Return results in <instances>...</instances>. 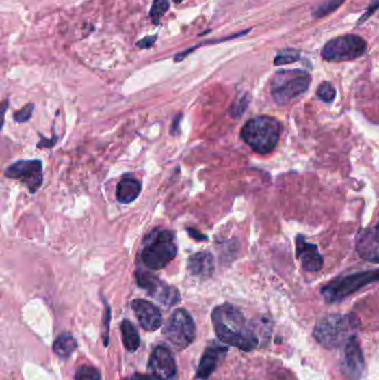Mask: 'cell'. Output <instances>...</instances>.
Returning a JSON list of instances; mask_svg holds the SVG:
<instances>
[{"mask_svg":"<svg viewBox=\"0 0 379 380\" xmlns=\"http://www.w3.org/2000/svg\"><path fill=\"white\" fill-rule=\"evenodd\" d=\"M213 329L222 344L240 351H255L259 344L254 323H249L240 309L226 303L217 306L211 314Z\"/></svg>","mask_w":379,"mask_h":380,"instance_id":"cell-1","label":"cell"},{"mask_svg":"<svg viewBox=\"0 0 379 380\" xmlns=\"http://www.w3.org/2000/svg\"><path fill=\"white\" fill-rule=\"evenodd\" d=\"M361 327V321L354 314H332L322 318L315 325V340L326 349H343Z\"/></svg>","mask_w":379,"mask_h":380,"instance_id":"cell-2","label":"cell"},{"mask_svg":"<svg viewBox=\"0 0 379 380\" xmlns=\"http://www.w3.org/2000/svg\"><path fill=\"white\" fill-rule=\"evenodd\" d=\"M282 131L283 126L278 119L272 116H258L244 125L240 137L254 152L267 154L275 149Z\"/></svg>","mask_w":379,"mask_h":380,"instance_id":"cell-3","label":"cell"},{"mask_svg":"<svg viewBox=\"0 0 379 380\" xmlns=\"http://www.w3.org/2000/svg\"><path fill=\"white\" fill-rule=\"evenodd\" d=\"M311 76L302 69H283L270 83V94L277 105H286L309 90Z\"/></svg>","mask_w":379,"mask_h":380,"instance_id":"cell-4","label":"cell"},{"mask_svg":"<svg viewBox=\"0 0 379 380\" xmlns=\"http://www.w3.org/2000/svg\"><path fill=\"white\" fill-rule=\"evenodd\" d=\"M376 282H379V268L338 277L324 286L320 289V294L327 303H341L366 286Z\"/></svg>","mask_w":379,"mask_h":380,"instance_id":"cell-5","label":"cell"},{"mask_svg":"<svg viewBox=\"0 0 379 380\" xmlns=\"http://www.w3.org/2000/svg\"><path fill=\"white\" fill-rule=\"evenodd\" d=\"M177 255L175 236L170 230H158L149 236L142 248V259L146 267L158 271L166 267Z\"/></svg>","mask_w":379,"mask_h":380,"instance_id":"cell-6","label":"cell"},{"mask_svg":"<svg viewBox=\"0 0 379 380\" xmlns=\"http://www.w3.org/2000/svg\"><path fill=\"white\" fill-rule=\"evenodd\" d=\"M367 51V42L358 35H344L329 40L322 49V58L329 63L357 59Z\"/></svg>","mask_w":379,"mask_h":380,"instance_id":"cell-7","label":"cell"},{"mask_svg":"<svg viewBox=\"0 0 379 380\" xmlns=\"http://www.w3.org/2000/svg\"><path fill=\"white\" fill-rule=\"evenodd\" d=\"M164 335L177 349L188 347L196 337L195 323L190 312L183 308L175 310L164 328Z\"/></svg>","mask_w":379,"mask_h":380,"instance_id":"cell-8","label":"cell"},{"mask_svg":"<svg viewBox=\"0 0 379 380\" xmlns=\"http://www.w3.org/2000/svg\"><path fill=\"white\" fill-rule=\"evenodd\" d=\"M137 282L140 288L147 291V294L166 307L176 306L181 303L179 290L174 286L167 285L153 273L138 271L136 273Z\"/></svg>","mask_w":379,"mask_h":380,"instance_id":"cell-9","label":"cell"},{"mask_svg":"<svg viewBox=\"0 0 379 380\" xmlns=\"http://www.w3.org/2000/svg\"><path fill=\"white\" fill-rule=\"evenodd\" d=\"M341 360V372L343 380H361L365 372V358L358 337L354 336L345 344Z\"/></svg>","mask_w":379,"mask_h":380,"instance_id":"cell-10","label":"cell"},{"mask_svg":"<svg viewBox=\"0 0 379 380\" xmlns=\"http://www.w3.org/2000/svg\"><path fill=\"white\" fill-rule=\"evenodd\" d=\"M5 176L10 179L21 181L34 193L42 187L44 181L42 163L40 161H19L12 163L5 172Z\"/></svg>","mask_w":379,"mask_h":380,"instance_id":"cell-11","label":"cell"},{"mask_svg":"<svg viewBox=\"0 0 379 380\" xmlns=\"http://www.w3.org/2000/svg\"><path fill=\"white\" fill-rule=\"evenodd\" d=\"M148 369L151 374L161 380H172L177 372L175 359L168 348L157 346L151 353Z\"/></svg>","mask_w":379,"mask_h":380,"instance_id":"cell-12","label":"cell"},{"mask_svg":"<svg viewBox=\"0 0 379 380\" xmlns=\"http://www.w3.org/2000/svg\"><path fill=\"white\" fill-rule=\"evenodd\" d=\"M228 353V347L217 342H209L202 359L199 362L198 368L196 371V377L198 379L206 380L211 377L213 371L224 362Z\"/></svg>","mask_w":379,"mask_h":380,"instance_id":"cell-13","label":"cell"},{"mask_svg":"<svg viewBox=\"0 0 379 380\" xmlns=\"http://www.w3.org/2000/svg\"><path fill=\"white\" fill-rule=\"evenodd\" d=\"M356 250L365 260L379 264V223L358 232Z\"/></svg>","mask_w":379,"mask_h":380,"instance_id":"cell-14","label":"cell"},{"mask_svg":"<svg viewBox=\"0 0 379 380\" xmlns=\"http://www.w3.org/2000/svg\"><path fill=\"white\" fill-rule=\"evenodd\" d=\"M296 258L300 259L302 268L309 273H317L323 268L324 258L317 245L309 243L302 235L296 238Z\"/></svg>","mask_w":379,"mask_h":380,"instance_id":"cell-15","label":"cell"},{"mask_svg":"<svg viewBox=\"0 0 379 380\" xmlns=\"http://www.w3.org/2000/svg\"><path fill=\"white\" fill-rule=\"evenodd\" d=\"M135 315L140 321V326L147 331L159 329L163 317L158 307L148 300L136 299L131 303Z\"/></svg>","mask_w":379,"mask_h":380,"instance_id":"cell-16","label":"cell"},{"mask_svg":"<svg viewBox=\"0 0 379 380\" xmlns=\"http://www.w3.org/2000/svg\"><path fill=\"white\" fill-rule=\"evenodd\" d=\"M187 269L196 277H211L213 273V258L208 252H199L190 256Z\"/></svg>","mask_w":379,"mask_h":380,"instance_id":"cell-17","label":"cell"},{"mask_svg":"<svg viewBox=\"0 0 379 380\" xmlns=\"http://www.w3.org/2000/svg\"><path fill=\"white\" fill-rule=\"evenodd\" d=\"M140 191H142V184L140 181L131 177H125L117 185L116 197L122 204H131L138 198Z\"/></svg>","mask_w":379,"mask_h":380,"instance_id":"cell-18","label":"cell"},{"mask_svg":"<svg viewBox=\"0 0 379 380\" xmlns=\"http://www.w3.org/2000/svg\"><path fill=\"white\" fill-rule=\"evenodd\" d=\"M53 349L60 359H68L77 349V342L70 334H62L53 342Z\"/></svg>","mask_w":379,"mask_h":380,"instance_id":"cell-19","label":"cell"},{"mask_svg":"<svg viewBox=\"0 0 379 380\" xmlns=\"http://www.w3.org/2000/svg\"><path fill=\"white\" fill-rule=\"evenodd\" d=\"M122 342L128 351H136L140 346V334L131 321L125 319L122 323Z\"/></svg>","mask_w":379,"mask_h":380,"instance_id":"cell-20","label":"cell"},{"mask_svg":"<svg viewBox=\"0 0 379 380\" xmlns=\"http://www.w3.org/2000/svg\"><path fill=\"white\" fill-rule=\"evenodd\" d=\"M250 31H252V28L244 30V31H240V33H234V35H231V36L224 37V38L220 39H211V40H207V42H200V45H195L193 46V47H190V49H186V51H181V53H178V54L174 57V60H175V63H181L187 56H190L194 51L198 49V48L202 47V46L216 45V44H220V42H228V40H233V39L246 36V33H250Z\"/></svg>","mask_w":379,"mask_h":380,"instance_id":"cell-21","label":"cell"},{"mask_svg":"<svg viewBox=\"0 0 379 380\" xmlns=\"http://www.w3.org/2000/svg\"><path fill=\"white\" fill-rule=\"evenodd\" d=\"M346 0H326L313 10V17L324 18L339 8Z\"/></svg>","mask_w":379,"mask_h":380,"instance_id":"cell-22","label":"cell"},{"mask_svg":"<svg viewBox=\"0 0 379 380\" xmlns=\"http://www.w3.org/2000/svg\"><path fill=\"white\" fill-rule=\"evenodd\" d=\"M300 59V51L293 48H286L279 51L274 59V65L283 66L293 64Z\"/></svg>","mask_w":379,"mask_h":380,"instance_id":"cell-23","label":"cell"},{"mask_svg":"<svg viewBox=\"0 0 379 380\" xmlns=\"http://www.w3.org/2000/svg\"><path fill=\"white\" fill-rule=\"evenodd\" d=\"M169 10V0H154L151 5L149 17L153 24L159 25L160 21Z\"/></svg>","mask_w":379,"mask_h":380,"instance_id":"cell-24","label":"cell"},{"mask_svg":"<svg viewBox=\"0 0 379 380\" xmlns=\"http://www.w3.org/2000/svg\"><path fill=\"white\" fill-rule=\"evenodd\" d=\"M101 371L92 366H80L75 374V380H101Z\"/></svg>","mask_w":379,"mask_h":380,"instance_id":"cell-25","label":"cell"},{"mask_svg":"<svg viewBox=\"0 0 379 380\" xmlns=\"http://www.w3.org/2000/svg\"><path fill=\"white\" fill-rule=\"evenodd\" d=\"M316 95L320 100L325 101V103H332L336 98L335 87L332 86L329 81H324L318 86Z\"/></svg>","mask_w":379,"mask_h":380,"instance_id":"cell-26","label":"cell"},{"mask_svg":"<svg viewBox=\"0 0 379 380\" xmlns=\"http://www.w3.org/2000/svg\"><path fill=\"white\" fill-rule=\"evenodd\" d=\"M248 96L244 95L239 97L237 101L235 103L233 108H231V115H233V116H240V115H243L244 111L246 110L247 106H248Z\"/></svg>","mask_w":379,"mask_h":380,"instance_id":"cell-27","label":"cell"},{"mask_svg":"<svg viewBox=\"0 0 379 380\" xmlns=\"http://www.w3.org/2000/svg\"><path fill=\"white\" fill-rule=\"evenodd\" d=\"M34 107H35L34 104L27 105V106H25L23 109L19 110L18 113H16L15 115H14V119H15L17 122H28L30 117H31V115H33Z\"/></svg>","mask_w":379,"mask_h":380,"instance_id":"cell-28","label":"cell"},{"mask_svg":"<svg viewBox=\"0 0 379 380\" xmlns=\"http://www.w3.org/2000/svg\"><path fill=\"white\" fill-rule=\"evenodd\" d=\"M379 8V0H375L373 3L369 5L368 7L367 10L364 12V15L359 18V21H357V25H362L364 24L365 21H368V19L371 18V16L376 12V10H378Z\"/></svg>","mask_w":379,"mask_h":380,"instance_id":"cell-29","label":"cell"},{"mask_svg":"<svg viewBox=\"0 0 379 380\" xmlns=\"http://www.w3.org/2000/svg\"><path fill=\"white\" fill-rule=\"evenodd\" d=\"M157 35H154V36H146L144 38L140 39L137 42L136 46L140 49H149V48L153 47L155 45V42L157 40Z\"/></svg>","mask_w":379,"mask_h":380,"instance_id":"cell-30","label":"cell"},{"mask_svg":"<svg viewBox=\"0 0 379 380\" xmlns=\"http://www.w3.org/2000/svg\"><path fill=\"white\" fill-rule=\"evenodd\" d=\"M109 321H110V309L108 307V305L106 306V309H105V316H104V333H103V336H104V344L105 346H108V336H109Z\"/></svg>","mask_w":379,"mask_h":380,"instance_id":"cell-31","label":"cell"},{"mask_svg":"<svg viewBox=\"0 0 379 380\" xmlns=\"http://www.w3.org/2000/svg\"><path fill=\"white\" fill-rule=\"evenodd\" d=\"M128 380H161L155 375L135 374Z\"/></svg>","mask_w":379,"mask_h":380,"instance_id":"cell-32","label":"cell"},{"mask_svg":"<svg viewBox=\"0 0 379 380\" xmlns=\"http://www.w3.org/2000/svg\"><path fill=\"white\" fill-rule=\"evenodd\" d=\"M187 232H190V237H193L196 241H207V237L206 236L202 235L200 232H197V230H194V229L188 228Z\"/></svg>","mask_w":379,"mask_h":380,"instance_id":"cell-33","label":"cell"},{"mask_svg":"<svg viewBox=\"0 0 379 380\" xmlns=\"http://www.w3.org/2000/svg\"><path fill=\"white\" fill-rule=\"evenodd\" d=\"M172 1H174V3H183V1H184V0H172Z\"/></svg>","mask_w":379,"mask_h":380,"instance_id":"cell-34","label":"cell"}]
</instances>
